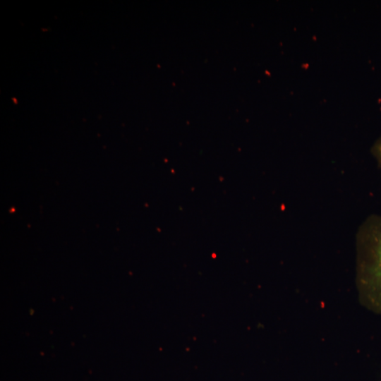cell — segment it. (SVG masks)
Masks as SVG:
<instances>
[{
  "mask_svg": "<svg viewBox=\"0 0 381 381\" xmlns=\"http://www.w3.org/2000/svg\"><path fill=\"white\" fill-rule=\"evenodd\" d=\"M356 282L362 303L381 315V214L367 217L356 236Z\"/></svg>",
  "mask_w": 381,
  "mask_h": 381,
  "instance_id": "1",
  "label": "cell"
},
{
  "mask_svg": "<svg viewBox=\"0 0 381 381\" xmlns=\"http://www.w3.org/2000/svg\"><path fill=\"white\" fill-rule=\"evenodd\" d=\"M371 152L375 158L381 174V136L373 143Z\"/></svg>",
  "mask_w": 381,
  "mask_h": 381,
  "instance_id": "2",
  "label": "cell"
}]
</instances>
